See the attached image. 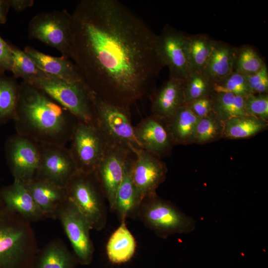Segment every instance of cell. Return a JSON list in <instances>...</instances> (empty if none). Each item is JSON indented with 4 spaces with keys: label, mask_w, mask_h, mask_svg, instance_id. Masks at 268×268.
I'll return each instance as SVG.
<instances>
[{
    "label": "cell",
    "mask_w": 268,
    "mask_h": 268,
    "mask_svg": "<svg viewBox=\"0 0 268 268\" xmlns=\"http://www.w3.org/2000/svg\"><path fill=\"white\" fill-rule=\"evenodd\" d=\"M245 108L248 115L268 122V94H250L245 97Z\"/></svg>",
    "instance_id": "35"
},
{
    "label": "cell",
    "mask_w": 268,
    "mask_h": 268,
    "mask_svg": "<svg viewBox=\"0 0 268 268\" xmlns=\"http://www.w3.org/2000/svg\"><path fill=\"white\" fill-rule=\"evenodd\" d=\"M213 92L212 83L202 72H191L185 80L184 94L186 104L211 96Z\"/></svg>",
    "instance_id": "33"
},
{
    "label": "cell",
    "mask_w": 268,
    "mask_h": 268,
    "mask_svg": "<svg viewBox=\"0 0 268 268\" xmlns=\"http://www.w3.org/2000/svg\"><path fill=\"white\" fill-rule=\"evenodd\" d=\"M72 15L71 57L98 97L128 110L164 67L158 35L118 0H82Z\"/></svg>",
    "instance_id": "1"
},
{
    "label": "cell",
    "mask_w": 268,
    "mask_h": 268,
    "mask_svg": "<svg viewBox=\"0 0 268 268\" xmlns=\"http://www.w3.org/2000/svg\"><path fill=\"white\" fill-rule=\"evenodd\" d=\"M224 122L213 112L200 118L198 122L194 143L205 144L223 138Z\"/></svg>",
    "instance_id": "32"
},
{
    "label": "cell",
    "mask_w": 268,
    "mask_h": 268,
    "mask_svg": "<svg viewBox=\"0 0 268 268\" xmlns=\"http://www.w3.org/2000/svg\"><path fill=\"white\" fill-rule=\"evenodd\" d=\"M213 92L231 93L243 97L252 94L244 75L232 72L212 83Z\"/></svg>",
    "instance_id": "34"
},
{
    "label": "cell",
    "mask_w": 268,
    "mask_h": 268,
    "mask_svg": "<svg viewBox=\"0 0 268 268\" xmlns=\"http://www.w3.org/2000/svg\"><path fill=\"white\" fill-rule=\"evenodd\" d=\"M16 133L38 143L66 146L78 122L66 108L39 88L19 83L13 118Z\"/></svg>",
    "instance_id": "2"
},
{
    "label": "cell",
    "mask_w": 268,
    "mask_h": 268,
    "mask_svg": "<svg viewBox=\"0 0 268 268\" xmlns=\"http://www.w3.org/2000/svg\"><path fill=\"white\" fill-rule=\"evenodd\" d=\"M56 218L60 221L71 245L77 263L89 265L94 248L90 236L92 229L88 221L67 198L59 208Z\"/></svg>",
    "instance_id": "11"
},
{
    "label": "cell",
    "mask_w": 268,
    "mask_h": 268,
    "mask_svg": "<svg viewBox=\"0 0 268 268\" xmlns=\"http://www.w3.org/2000/svg\"><path fill=\"white\" fill-rule=\"evenodd\" d=\"M235 51V47L217 41L202 71L212 83L233 72Z\"/></svg>",
    "instance_id": "24"
},
{
    "label": "cell",
    "mask_w": 268,
    "mask_h": 268,
    "mask_svg": "<svg viewBox=\"0 0 268 268\" xmlns=\"http://www.w3.org/2000/svg\"><path fill=\"white\" fill-rule=\"evenodd\" d=\"M5 150L14 180L24 185L31 181L35 177L39 166V143L16 133L6 141Z\"/></svg>",
    "instance_id": "12"
},
{
    "label": "cell",
    "mask_w": 268,
    "mask_h": 268,
    "mask_svg": "<svg viewBox=\"0 0 268 268\" xmlns=\"http://www.w3.org/2000/svg\"><path fill=\"white\" fill-rule=\"evenodd\" d=\"M132 153L126 145L108 140L102 158L93 172L112 211L127 161Z\"/></svg>",
    "instance_id": "10"
},
{
    "label": "cell",
    "mask_w": 268,
    "mask_h": 268,
    "mask_svg": "<svg viewBox=\"0 0 268 268\" xmlns=\"http://www.w3.org/2000/svg\"><path fill=\"white\" fill-rule=\"evenodd\" d=\"M187 105L199 118L207 116L213 112V104L211 96L195 100Z\"/></svg>",
    "instance_id": "37"
},
{
    "label": "cell",
    "mask_w": 268,
    "mask_h": 268,
    "mask_svg": "<svg viewBox=\"0 0 268 268\" xmlns=\"http://www.w3.org/2000/svg\"><path fill=\"white\" fill-rule=\"evenodd\" d=\"M186 34L166 24L158 35L157 53L169 69V78L185 80L191 73L186 52Z\"/></svg>",
    "instance_id": "14"
},
{
    "label": "cell",
    "mask_w": 268,
    "mask_h": 268,
    "mask_svg": "<svg viewBox=\"0 0 268 268\" xmlns=\"http://www.w3.org/2000/svg\"><path fill=\"white\" fill-rule=\"evenodd\" d=\"M91 93L96 124L107 139L126 145L132 152L142 149L136 140L128 110Z\"/></svg>",
    "instance_id": "8"
},
{
    "label": "cell",
    "mask_w": 268,
    "mask_h": 268,
    "mask_svg": "<svg viewBox=\"0 0 268 268\" xmlns=\"http://www.w3.org/2000/svg\"><path fill=\"white\" fill-rule=\"evenodd\" d=\"M19 90L17 78L0 72V126L13 120Z\"/></svg>",
    "instance_id": "28"
},
{
    "label": "cell",
    "mask_w": 268,
    "mask_h": 268,
    "mask_svg": "<svg viewBox=\"0 0 268 268\" xmlns=\"http://www.w3.org/2000/svg\"><path fill=\"white\" fill-rule=\"evenodd\" d=\"M70 142L68 149L77 171L94 172L102 158L108 142L96 124L78 121Z\"/></svg>",
    "instance_id": "9"
},
{
    "label": "cell",
    "mask_w": 268,
    "mask_h": 268,
    "mask_svg": "<svg viewBox=\"0 0 268 268\" xmlns=\"http://www.w3.org/2000/svg\"><path fill=\"white\" fill-rule=\"evenodd\" d=\"M266 65L263 58L252 46L243 45L236 47L233 72L251 75L261 70Z\"/></svg>",
    "instance_id": "30"
},
{
    "label": "cell",
    "mask_w": 268,
    "mask_h": 268,
    "mask_svg": "<svg viewBox=\"0 0 268 268\" xmlns=\"http://www.w3.org/2000/svg\"><path fill=\"white\" fill-rule=\"evenodd\" d=\"M134 132L141 148L159 158L169 153L174 145L166 123L152 115L134 127Z\"/></svg>",
    "instance_id": "16"
},
{
    "label": "cell",
    "mask_w": 268,
    "mask_h": 268,
    "mask_svg": "<svg viewBox=\"0 0 268 268\" xmlns=\"http://www.w3.org/2000/svg\"><path fill=\"white\" fill-rule=\"evenodd\" d=\"M0 199L8 209L30 223L47 218L25 185L18 180L0 190Z\"/></svg>",
    "instance_id": "18"
},
{
    "label": "cell",
    "mask_w": 268,
    "mask_h": 268,
    "mask_svg": "<svg viewBox=\"0 0 268 268\" xmlns=\"http://www.w3.org/2000/svg\"><path fill=\"white\" fill-rule=\"evenodd\" d=\"M136 248L135 239L128 229L126 220H122L106 244V252L109 261L114 264L127 263L134 257Z\"/></svg>",
    "instance_id": "22"
},
{
    "label": "cell",
    "mask_w": 268,
    "mask_h": 268,
    "mask_svg": "<svg viewBox=\"0 0 268 268\" xmlns=\"http://www.w3.org/2000/svg\"><path fill=\"white\" fill-rule=\"evenodd\" d=\"M0 200V268H32L38 250L31 223Z\"/></svg>",
    "instance_id": "3"
},
{
    "label": "cell",
    "mask_w": 268,
    "mask_h": 268,
    "mask_svg": "<svg viewBox=\"0 0 268 268\" xmlns=\"http://www.w3.org/2000/svg\"><path fill=\"white\" fill-rule=\"evenodd\" d=\"M137 217L161 238L175 234H188L196 228L194 219L157 194L143 200Z\"/></svg>",
    "instance_id": "5"
},
{
    "label": "cell",
    "mask_w": 268,
    "mask_h": 268,
    "mask_svg": "<svg viewBox=\"0 0 268 268\" xmlns=\"http://www.w3.org/2000/svg\"><path fill=\"white\" fill-rule=\"evenodd\" d=\"M211 97L213 112L223 122L234 117L248 115L245 108V97L222 92H213Z\"/></svg>",
    "instance_id": "29"
},
{
    "label": "cell",
    "mask_w": 268,
    "mask_h": 268,
    "mask_svg": "<svg viewBox=\"0 0 268 268\" xmlns=\"http://www.w3.org/2000/svg\"><path fill=\"white\" fill-rule=\"evenodd\" d=\"M67 196L84 217L92 230H102L107 223L105 196L93 172L77 171L66 187Z\"/></svg>",
    "instance_id": "6"
},
{
    "label": "cell",
    "mask_w": 268,
    "mask_h": 268,
    "mask_svg": "<svg viewBox=\"0 0 268 268\" xmlns=\"http://www.w3.org/2000/svg\"><path fill=\"white\" fill-rule=\"evenodd\" d=\"M24 185L46 217L56 219L59 208L67 199L66 188L37 177Z\"/></svg>",
    "instance_id": "19"
},
{
    "label": "cell",
    "mask_w": 268,
    "mask_h": 268,
    "mask_svg": "<svg viewBox=\"0 0 268 268\" xmlns=\"http://www.w3.org/2000/svg\"><path fill=\"white\" fill-rule=\"evenodd\" d=\"M133 153L132 178L143 200L156 194L157 188L166 178L167 169L160 158L142 149Z\"/></svg>",
    "instance_id": "15"
},
{
    "label": "cell",
    "mask_w": 268,
    "mask_h": 268,
    "mask_svg": "<svg viewBox=\"0 0 268 268\" xmlns=\"http://www.w3.org/2000/svg\"><path fill=\"white\" fill-rule=\"evenodd\" d=\"M10 8L8 0H0V24L6 22L7 15Z\"/></svg>",
    "instance_id": "40"
},
{
    "label": "cell",
    "mask_w": 268,
    "mask_h": 268,
    "mask_svg": "<svg viewBox=\"0 0 268 268\" xmlns=\"http://www.w3.org/2000/svg\"><path fill=\"white\" fill-rule=\"evenodd\" d=\"M10 47L12 59L11 72L15 78H20L22 81L28 83L36 78L50 76L39 69L23 50L11 44Z\"/></svg>",
    "instance_id": "31"
},
{
    "label": "cell",
    "mask_w": 268,
    "mask_h": 268,
    "mask_svg": "<svg viewBox=\"0 0 268 268\" xmlns=\"http://www.w3.org/2000/svg\"><path fill=\"white\" fill-rule=\"evenodd\" d=\"M268 122L249 116L232 118L224 122L223 138L239 139L251 137L266 130Z\"/></svg>",
    "instance_id": "27"
},
{
    "label": "cell",
    "mask_w": 268,
    "mask_h": 268,
    "mask_svg": "<svg viewBox=\"0 0 268 268\" xmlns=\"http://www.w3.org/2000/svg\"><path fill=\"white\" fill-rule=\"evenodd\" d=\"M77 263L65 244L55 239L38 251L32 268H74Z\"/></svg>",
    "instance_id": "23"
},
{
    "label": "cell",
    "mask_w": 268,
    "mask_h": 268,
    "mask_svg": "<svg viewBox=\"0 0 268 268\" xmlns=\"http://www.w3.org/2000/svg\"><path fill=\"white\" fill-rule=\"evenodd\" d=\"M199 119L187 104L179 109L172 119L166 123L174 145L194 143Z\"/></svg>",
    "instance_id": "25"
},
{
    "label": "cell",
    "mask_w": 268,
    "mask_h": 268,
    "mask_svg": "<svg viewBox=\"0 0 268 268\" xmlns=\"http://www.w3.org/2000/svg\"><path fill=\"white\" fill-rule=\"evenodd\" d=\"M40 161L35 177L66 188L77 172L68 148L54 144L39 143Z\"/></svg>",
    "instance_id": "13"
},
{
    "label": "cell",
    "mask_w": 268,
    "mask_h": 268,
    "mask_svg": "<svg viewBox=\"0 0 268 268\" xmlns=\"http://www.w3.org/2000/svg\"><path fill=\"white\" fill-rule=\"evenodd\" d=\"M12 63L10 43L6 42L0 35V72L11 71Z\"/></svg>",
    "instance_id": "38"
},
{
    "label": "cell",
    "mask_w": 268,
    "mask_h": 268,
    "mask_svg": "<svg viewBox=\"0 0 268 268\" xmlns=\"http://www.w3.org/2000/svg\"><path fill=\"white\" fill-rule=\"evenodd\" d=\"M10 8L17 12H22L34 4L33 0H8Z\"/></svg>",
    "instance_id": "39"
},
{
    "label": "cell",
    "mask_w": 268,
    "mask_h": 268,
    "mask_svg": "<svg viewBox=\"0 0 268 268\" xmlns=\"http://www.w3.org/2000/svg\"><path fill=\"white\" fill-rule=\"evenodd\" d=\"M185 80L171 78L166 80L152 96L151 115L167 123L179 109L186 104L184 89Z\"/></svg>",
    "instance_id": "17"
},
{
    "label": "cell",
    "mask_w": 268,
    "mask_h": 268,
    "mask_svg": "<svg viewBox=\"0 0 268 268\" xmlns=\"http://www.w3.org/2000/svg\"><path fill=\"white\" fill-rule=\"evenodd\" d=\"M72 15L67 9L43 11L28 24V35L59 51L70 59Z\"/></svg>",
    "instance_id": "7"
},
{
    "label": "cell",
    "mask_w": 268,
    "mask_h": 268,
    "mask_svg": "<svg viewBox=\"0 0 268 268\" xmlns=\"http://www.w3.org/2000/svg\"><path fill=\"white\" fill-rule=\"evenodd\" d=\"M66 108L78 122L96 123L92 93L82 81L46 76L28 82Z\"/></svg>",
    "instance_id": "4"
},
{
    "label": "cell",
    "mask_w": 268,
    "mask_h": 268,
    "mask_svg": "<svg viewBox=\"0 0 268 268\" xmlns=\"http://www.w3.org/2000/svg\"><path fill=\"white\" fill-rule=\"evenodd\" d=\"M217 40L207 34H186L185 47L191 72H202Z\"/></svg>",
    "instance_id": "26"
},
{
    "label": "cell",
    "mask_w": 268,
    "mask_h": 268,
    "mask_svg": "<svg viewBox=\"0 0 268 268\" xmlns=\"http://www.w3.org/2000/svg\"><path fill=\"white\" fill-rule=\"evenodd\" d=\"M132 155L127 161L123 178L115 197L113 211L117 213L121 221L128 217L136 218L143 200L132 178L134 158Z\"/></svg>",
    "instance_id": "20"
},
{
    "label": "cell",
    "mask_w": 268,
    "mask_h": 268,
    "mask_svg": "<svg viewBox=\"0 0 268 268\" xmlns=\"http://www.w3.org/2000/svg\"><path fill=\"white\" fill-rule=\"evenodd\" d=\"M23 51L49 76L69 81H82L75 65L69 59L48 55L31 46L25 47Z\"/></svg>",
    "instance_id": "21"
},
{
    "label": "cell",
    "mask_w": 268,
    "mask_h": 268,
    "mask_svg": "<svg viewBox=\"0 0 268 268\" xmlns=\"http://www.w3.org/2000/svg\"><path fill=\"white\" fill-rule=\"evenodd\" d=\"M244 76L252 94H268V70L267 65L258 72Z\"/></svg>",
    "instance_id": "36"
}]
</instances>
